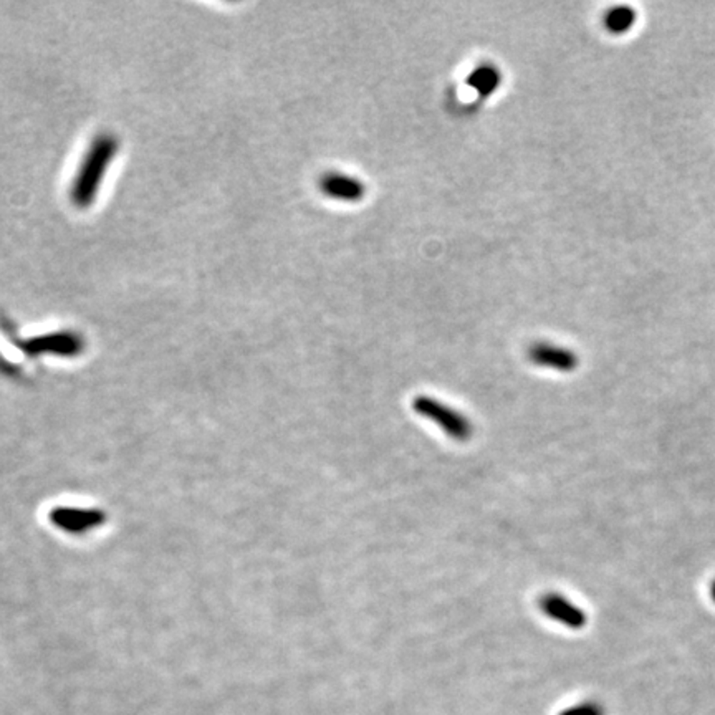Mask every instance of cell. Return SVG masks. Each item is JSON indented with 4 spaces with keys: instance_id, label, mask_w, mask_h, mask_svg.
<instances>
[{
    "instance_id": "6da1fadb",
    "label": "cell",
    "mask_w": 715,
    "mask_h": 715,
    "mask_svg": "<svg viewBox=\"0 0 715 715\" xmlns=\"http://www.w3.org/2000/svg\"><path fill=\"white\" fill-rule=\"evenodd\" d=\"M116 150L118 144L110 134L91 142L90 151L87 152L71 188V201L77 207H88L95 201L101 179L105 178V171L108 170Z\"/></svg>"
},
{
    "instance_id": "7a4b0ae2",
    "label": "cell",
    "mask_w": 715,
    "mask_h": 715,
    "mask_svg": "<svg viewBox=\"0 0 715 715\" xmlns=\"http://www.w3.org/2000/svg\"><path fill=\"white\" fill-rule=\"evenodd\" d=\"M414 413L439 427L447 437L457 443H467L472 437L473 427L465 414L455 408L444 404L433 396H416L413 401Z\"/></svg>"
},
{
    "instance_id": "3957f363",
    "label": "cell",
    "mask_w": 715,
    "mask_h": 715,
    "mask_svg": "<svg viewBox=\"0 0 715 715\" xmlns=\"http://www.w3.org/2000/svg\"><path fill=\"white\" fill-rule=\"evenodd\" d=\"M527 358L538 368L554 370L558 373H572L580 363L576 353L548 342L532 343L527 350Z\"/></svg>"
},
{
    "instance_id": "277c9868",
    "label": "cell",
    "mask_w": 715,
    "mask_h": 715,
    "mask_svg": "<svg viewBox=\"0 0 715 715\" xmlns=\"http://www.w3.org/2000/svg\"><path fill=\"white\" fill-rule=\"evenodd\" d=\"M538 608L546 618L566 626L570 629H582L588 618L580 606L574 605L568 598L560 593H545L538 600Z\"/></svg>"
},
{
    "instance_id": "5b68a950",
    "label": "cell",
    "mask_w": 715,
    "mask_h": 715,
    "mask_svg": "<svg viewBox=\"0 0 715 715\" xmlns=\"http://www.w3.org/2000/svg\"><path fill=\"white\" fill-rule=\"evenodd\" d=\"M318 188L333 201L360 202L366 196V184L362 179L338 171L323 174Z\"/></svg>"
},
{
    "instance_id": "8992f818",
    "label": "cell",
    "mask_w": 715,
    "mask_h": 715,
    "mask_svg": "<svg viewBox=\"0 0 715 715\" xmlns=\"http://www.w3.org/2000/svg\"><path fill=\"white\" fill-rule=\"evenodd\" d=\"M467 85L479 96L487 98V96L494 95L497 88L502 85V71L499 70L492 63H481L469 75Z\"/></svg>"
},
{
    "instance_id": "52a82bcc",
    "label": "cell",
    "mask_w": 715,
    "mask_h": 715,
    "mask_svg": "<svg viewBox=\"0 0 715 715\" xmlns=\"http://www.w3.org/2000/svg\"><path fill=\"white\" fill-rule=\"evenodd\" d=\"M637 14L629 5H616L606 12L603 17V25L606 31L613 35H623L633 29Z\"/></svg>"
},
{
    "instance_id": "ba28073f",
    "label": "cell",
    "mask_w": 715,
    "mask_h": 715,
    "mask_svg": "<svg viewBox=\"0 0 715 715\" xmlns=\"http://www.w3.org/2000/svg\"><path fill=\"white\" fill-rule=\"evenodd\" d=\"M560 715H605V709L598 702H582V704L568 707L560 712Z\"/></svg>"
},
{
    "instance_id": "9c48e42d",
    "label": "cell",
    "mask_w": 715,
    "mask_h": 715,
    "mask_svg": "<svg viewBox=\"0 0 715 715\" xmlns=\"http://www.w3.org/2000/svg\"><path fill=\"white\" fill-rule=\"evenodd\" d=\"M710 596H712V600L715 601V580L712 582V584H710Z\"/></svg>"
}]
</instances>
